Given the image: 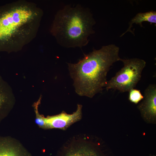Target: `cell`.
<instances>
[{"instance_id":"277c9868","label":"cell","mask_w":156,"mask_h":156,"mask_svg":"<svg viewBox=\"0 0 156 156\" xmlns=\"http://www.w3.org/2000/svg\"><path fill=\"white\" fill-rule=\"evenodd\" d=\"M123 67L110 80L105 86L106 89L117 90L122 92H129L134 88L140 79L146 62L137 58L129 59L120 58Z\"/></svg>"},{"instance_id":"8fae6325","label":"cell","mask_w":156,"mask_h":156,"mask_svg":"<svg viewBox=\"0 0 156 156\" xmlns=\"http://www.w3.org/2000/svg\"><path fill=\"white\" fill-rule=\"evenodd\" d=\"M129 92V99L130 102L134 103L137 104L144 98V96L139 90L133 88Z\"/></svg>"},{"instance_id":"ba28073f","label":"cell","mask_w":156,"mask_h":156,"mask_svg":"<svg viewBox=\"0 0 156 156\" xmlns=\"http://www.w3.org/2000/svg\"><path fill=\"white\" fill-rule=\"evenodd\" d=\"M0 156H31L24 149L0 140Z\"/></svg>"},{"instance_id":"5b68a950","label":"cell","mask_w":156,"mask_h":156,"mask_svg":"<svg viewBox=\"0 0 156 156\" xmlns=\"http://www.w3.org/2000/svg\"><path fill=\"white\" fill-rule=\"evenodd\" d=\"M82 108V105L78 104L76 111L71 114H67L63 111L56 115L44 117L45 128H56L63 130L66 129L81 119Z\"/></svg>"},{"instance_id":"3957f363","label":"cell","mask_w":156,"mask_h":156,"mask_svg":"<svg viewBox=\"0 0 156 156\" xmlns=\"http://www.w3.org/2000/svg\"><path fill=\"white\" fill-rule=\"evenodd\" d=\"M95 23L89 8L80 4L67 5L57 12L50 31L62 46L81 48L88 44L89 37L94 33Z\"/></svg>"},{"instance_id":"9c48e42d","label":"cell","mask_w":156,"mask_h":156,"mask_svg":"<svg viewBox=\"0 0 156 156\" xmlns=\"http://www.w3.org/2000/svg\"><path fill=\"white\" fill-rule=\"evenodd\" d=\"M147 21L151 23H156V12L155 11H151L144 13H139L137 14L130 21L129 23V26L126 31L122 34L120 37L122 36L126 33L130 32L134 35L131 29L133 23L139 24L141 27H142V22Z\"/></svg>"},{"instance_id":"7a4b0ae2","label":"cell","mask_w":156,"mask_h":156,"mask_svg":"<svg viewBox=\"0 0 156 156\" xmlns=\"http://www.w3.org/2000/svg\"><path fill=\"white\" fill-rule=\"evenodd\" d=\"M42 11L27 1L12 3L0 10V47L8 49L22 47L36 36Z\"/></svg>"},{"instance_id":"30bf717a","label":"cell","mask_w":156,"mask_h":156,"mask_svg":"<svg viewBox=\"0 0 156 156\" xmlns=\"http://www.w3.org/2000/svg\"><path fill=\"white\" fill-rule=\"evenodd\" d=\"M10 94L8 85L0 76V116L6 111Z\"/></svg>"},{"instance_id":"6da1fadb","label":"cell","mask_w":156,"mask_h":156,"mask_svg":"<svg viewBox=\"0 0 156 156\" xmlns=\"http://www.w3.org/2000/svg\"><path fill=\"white\" fill-rule=\"evenodd\" d=\"M119 51V47L115 44L105 45L84 55L77 63L68 64L77 94L92 98L102 92L110 67L121 58Z\"/></svg>"},{"instance_id":"52a82bcc","label":"cell","mask_w":156,"mask_h":156,"mask_svg":"<svg viewBox=\"0 0 156 156\" xmlns=\"http://www.w3.org/2000/svg\"><path fill=\"white\" fill-rule=\"evenodd\" d=\"M68 148L63 156H99L85 141L73 142Z\"/></svg>"},{"instance_id":"8992f818","label":"cell","mask_w":156,"mask_h":156,"mask_svg":"<svg viewBox=\"0 0 156 156\" xmlns=\"http://www.w3.org/2000/svg\"><path fill=\"white\" fill-rule=\"evenodd\" d=\"M142 100L138 106L142 116L148 122H155L156 117L155 84H150L146 88Z\"/></svg>"}]
</instances>
